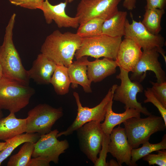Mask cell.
<instances>
[{
    "instance_id": "cell-26",
    "label": "cell",
    "mask_w": 166,
    "mask_h": 166,
    "mask_svg": "<svg viewBox=\"0 0 166 166\" xmlns=\"http://www.w3.org/2000/svg\"><path fill=\"white\" fill-rule=\"evenodd\" d=\"M140 148H132L131 152V163L132 166L137 165L136 162L145 156L153 152L166 149V135L165 134L160 142L151 144L148 140L144 142Z\"/></svg>"
},
{
    "instance_id": "cell-31",
    "label": "cell",
    "mask_w": 166,
    "mask_h": 166,
    "mask_svg": "<svg viewBox=\"0 0 166 166\" xmlns=\"http://www.w3.org/2000/svg\"><path fill=\"white\" fill-rule=\"evenodd\" d=\"M110 141V135L104 133L99 157L94 164V166H109L108 163L106 162V158L107 154L109 152L108 147Z\"/></svg>"
},
{
    "instance_id": "cell-16",
    "label": "cell",
    "mask_w": 166,
    "mask_h": 166,
    "mask_svg": "<svg viewBox=\"0 0 166 166\" xmlns=\"http://www.w3.org/2000/svg\"><path fill=\"white\" fill-rule=\"evenodd\" d=\"M142 53L141 48L132 40L124 38L122 41L116 59L119 68L128 72H132Z\"/></svg>"
},
{
    "instance_id": "cell-18",
    "label": "cell",
    "mask_w": 166,
    "mask_h": 166,
    "mask_svg": "<svg viewBox=\"0 0 166 166\" xmlns=\"http://www.w3.org/2000/svg\"><path fill=\"white\" fill-rule=\"evenodd\" d=\"M86 63L88 78L92 82L101 81L115 73L116 68L118 66L115 60L105 57L102 59H96L90 61L87 58Z\"/></svg>"
},
{
    "instance_id": "cell-39",
    "label": "cell",
    "mask_w": 166,
    "mask_h": 166,
    "mask_svg": "<svg viewBox=\"0 0 166 166\" xmlns=\"http://www.w3.org/2000/svg\"><path fill=\"white\" fill-rule=\"evenodd\" d=\"M3 77L2 67L0 63V79Z\"/></svg>"
},
{
    "instance_id": "cell-24",
    "label": "cell",
    "mask_w": 166,
    "mask_h": 166,
    "mask_svg": "<svg viewBox=\"0 0 166 166\" xmlns=\"http://www.w3.org/2000/svg\"><path fill=\"white\" fill-rule=\"evenodd\" d=\"M50 83L52 85L57 94L63 95L68 93L71 84L68 68L64 65H57Z\"/></svg>"
},
{
    "instance_id": "cell-20",
    "label": "cell",
    "mask_w": 166,
    "mask_h": 166,
    "mask_svg": "<svg viewBox=\"0 0 166 166\" xmlns=\"http://www.w3.org/2000/svg\"><path fill=\"white\" fill-rule=\"evenodd\" d=\"M113 100L107 108L104 122L101 123L103 132L107 135H110L115 126L120 125L127 120L133 117H140V112L134 109L126 108L125 111L122 113L114 112L112 110Z\"/></svg>"
},
{
    "instance_id": "cell-36",
    "label": "cell",
    "mask_w": 166,
    "mask_h": 166,
    "mask_svg": "<svg viewBox=\"0 0 166 166\" xmlns=\"http://www.w3.org/2000/svg\"><path fill=\"white\" fill-rule=\"evenodd\" d=\"M137 1V0H124L123 6L127 10H132L136 8Z\"/></svg>"
},
{
    "instance_id": "cell-37",
    "label": "cell",
    "mask_w": 166,
    "mask_h": 166,
    "mask_svg": "<svg viewBox=\"0 0 166 166\" xmlns=\"http://www.w3.org/2000/svg\"><path fill=\"white\" fill-rule=\"evenodd\" d=\"M109 166H119L118 163L115 160L112 159L108 162Z\"/></svg>"
},
{
    "instance_id": "cell-8",
    "label": "cell",
    "mask_w": 166,
    "mask_h": 166,
    "mask_svg": "<svg viewBox=\"0 0 166 166\" xmlns=\"http://www.w3.org/2000/svg\"><path fill=\"white\" fill-rule=\"evenodd\" d=\"M120 73L116 78L120 80L121 84L117 86L113 95V100L119 101L125 105L126 108L136 109L144 114L149 116L151 114L146 108L142 106L141 103L138 102L136 95L142 93L144 88L140 82L131 80L129 72L120 68Z\"/></svg>"
},
{
    "instance_id": "cell-33",
    "label": "cell",
    "mask_w": 166,
    "mask_h": 166,
    "mask_svg": "<svg viewBox=\"0 0 166 166\" xmlns=\"http://www.w3.org/2000/svg\"><path fill=\"white\" fill-rule=\"evenodd\" d=\"M10 3L16 6L30 10L40 9L45 0H9Z\"/></svg>"
},
{
    "instance_id": "cell-27",
    "label": "cell",
    "mask_w": 166,
    "mask_h": 166,
    "mask_svg": "<svg viewBox=\"0 0 166 166\" xmlns=\"http://www.w3.org/2000/svg\"><path fill=\"white\" fill-rule=\"evenodd\" d=\"M34 143H24L18 152L12 156L7 162V166H29L34 151Z\"/></svg>"
},
{
    "instance_id": "cell-11",
    "label": "cell",
    "mask_w": 166,
    "mask_h": 166,
    "mask_svg": "<svg viewBox=\"0 0 166 166\" xmlns=\"http://www.w3.org/2000/svg\"><path fill=\"white\" fill-rule=\"evenodd\" d=\"M59 132L56 129L41 135L34 143L32 157L41 158L49 163L53 162L58 164L60 155L64 153L69 147L67 140L60 141L57 139L56 136Z\"/></svg>"
},
{
    "instance_id": "cell-15",
    "label": "cell",
    "mask_w": 166,
    "mask_h": 166,
    "mask_svg": "<svg viewBox=\"0 0 166 166\" xmlns=\"http://www.w3.org/2000/svg\"><path fill=\"white\" fill-rule=\"evenodd\" d=\"M119 125L113 129L110 135L109 152L117 159L120 166L124 163L127 165L132 166L131 152L132 148L128 141L124 128Z\"/></svg>"
},
{
    "instance_id": "cell-1",
    "label": "cell",
    "mask_w": 166,
    "mask_h": 166,
    "mask_svg": "<svg viewBox=\"0 0 166 166\" xmlns=\"http://www.w3.org/2000/svg\"><path fill=\"white\" fill-rule=\"evenodd\" d=\"M82 38L76 33L54 31L45 38L40 51L57 65L68 68L73 62L76 51L81 46Z\"/></svg>"
},
{
    "instance_id": "cell-3",
    "label": "cell",
    "mask_w": 166,
    "mask_h": 166,
    "mask_svg": "<svg viewBox=\"0 0 166 166\" xmlns=\"http://www.w3.org/2000/svg\"><path fill=\"white\" fill-rule=\"evenodd\" d=\"M128 141L132 148L149 140L153 134L166 128L163 118L152 114L147 117H132L123 123Z\"/></svg>"
},
{
    "instance_id": "cell-32",
    "label": "cell",
    "mask_w": 166,
    "mask_h": 166,
    "mask_svg": "<svg viewBox=\"0 0 166 166\" xmlns=\"http://www.w3.org/2000/svg\"><path fill=\"white\" fill-rule=\"evenodd\" d=\"M152 85L151 89L156 96L166 108V81L163 82L150 81Z\"/></svg>"
},
{
    "instance_id": "cell-10",
    "label": "cell",
    "mask_w": 166,
    "mask_h": 166,
    "mask_svg": "<svg viewBox=\"0 0 166 166\" xmlns=\"http://www.w3.org/2000/svg\"><path fill=\"white\" fill-rule=\"evenodd\" d=\"M121 1L81 0L77 6L75 17L79 18L80 25L95 18L106 20L118 10V6Z\"/></svg>"
},
{
    "instance_id": "cell-2",
    "label": "cell",
    "mask_w": 166,
    "mask_h": 166,
    "mask_svg": "<svg viewBox=\"0 0 166 166\" xmlns=\"http://www.w3.org/2000/svg\"><path fill=\"white\" fill-rule=\"evenodd\" d=\"M16 14L11 16L6 28L2 44L0 46V63L3 77L29 85L30 78L22 65L13 41V32Z\"/></svg>"
},
{
    "instance_id": "cell-13",
    "label": "cell",
    "mask_w": 166,
    "mask_h": 166,
    "mask_svg": "<svg viewBox=\"0 0 166 166\" xmlns=\"http://www.w3.org/2000/svg\"><path fill=\"white\" fill-rule=\"evenodd\" d=\"M132 22L126 19L124 38L131 39L136 43L143 50L162 47L165 42L161 35L153 34L149 32L140 21L134 20L132 15Z\"/></svg>"
},
{
    "instance_id": "cell-30",
    "label": "cell",
    "mask_w": 166,
    "mask_h": 166,
    "mask_svg": "<svg viewBox=\"0 0 166 166\" xmlns=\"http://www.w3.org/2000/svg\"><path fill=\"white\" fill-rule=\"evenodd\" d=\"M157 154H148L142 158L147 161L149 165L156 164L159 166H166V151L165 149L156 151Z\"/></svg>"
},
{
    "instance_id": "cell-29",
    "label": "cell",
    "mask_w": 166,
    "mask_h": 166,
    "mask_svg": "<svg viewBox=\"0 0 166 166\" xmlns=\"http://www.w3.org/2000/svg\"><path fill=\"white\" fill-rule=\"evenodd\" d=\"M144 94L146 99L144 101V103L150 102L155 106L158 109L166 124V108L154 95L150 88H147L144 90Z\"/></svg>"
},
{
    "instance_id": "cell-6",
    "label": "cell",
    "mask_w": 166,
    "mask_h": 166,
    "mask_svg": "<svg viewBox=\"0 0 166 166\" xmlns=\"http://www.w3.org/2000/svg\"><path fill=\"white\" fill-rule=\"evenodd\" d=\"M117 85H113L109 90L107 94L101 102L96 106L89 108L82 106L78 93H73L77 107L76 117L71 125L64 131L59 132L57 135V138L62 135L68 136L72 134L80 127L91 121L101 122L104 121L107 109L111 101L113 100L115 90Z\"/></svg>"
},
{
    "instance_id": "cell-34",
    "label": "cell",
    "mask_w": 166,
    "mask_h": 166,
    "mask_svg": "<svg viewBox=\"0 0 166 166\" xmlns=\"http://www.w3.org/2000/svg\"><path fill=\"white\" fill-rule=\"evenodd\" d=\"M146 5L145 10L159 9H164L166 5V0H146Z\"/></svg>"
},
{
    "instance_id": "cell-41",
    "label": "cell",
    "mask_w": 166,
    "mask_h": 166,
    "mask_svg": "<svg viewBox=\"0 0 166 166\" xmlns=\"http://www.w3.org/2000/svg\"><path fill=\"white\" fill-rule=\"evenodd\" d=\"M74 0H68V3H71Z\"/></svg>"
},
{
    "instance_id": "cell-35",
    "label": "cell",
    "mask_w": 166,
    "mask_h": 166,
    "mask_svg": "<svg viewBox=\"0 0 166 166\" xmlns=\"http://www.w3.org/2000/svg\"><path fill=\"white\" fill-rule=\"evenodd\" d=\"M49 162L41 158L37 157L31 158L29 166H49Z\"/></svg>"
},
{
    "instance_id": "cell-22",
    "label": "cell",
    "mask_w": 166,
    "mask_h": 166,
    "mask_svg": "<svg viewBox=\"0 0 166 166\" xmlns=\"http://www.w3.org/2000/svg\"><path fill=\"white\" fill-rule=\"evenodd\" d=\"M127 13L118 10L104 21L102 34L113 37H122L125 34V25Z\"/></svg>"
},
{
    "instance_id": "cell-23",
    "label": "cell",
    "mask_w": 166,
    "mask_h": 166,
    "mask_svg": "<svg viewBox=\"0 0 166 166\" xmlns=\"http://www.w3.org/2000/svg\"><path fill=\"white\" fill-rule=\"evenodd\" d=\"M41 136L38 133H23L6 141V144L5 147L0 152V166L18 146L27 142L34 143Z\"/></svg>"
},
{
    "instance_id": "cell-21",
    "label": "cell",
    "mask_w": 166,
    "mask_h": 166,
    "mask_svg": "<svg viewBox=\"0 0 166 166\" xmlns=\"http://www.w3.org/2000/svg\"><path fill=\"white\" fill-rule=\"evenodd\" d=\"M26 118H17L15 113H10L0 119V140L6 141L18 135L25 132Z\"/></svg>"
},
{
    "instance_id": "cell-7",
    "label": "cell",
    "mask_w": 166,
    "mask_h": 166,
    "mask_svg": "<svg viewBox=\"0 0 166 166\" xmlns=\"http://www.w3.org/2000/svg\"><path fill=\"white\" fill-rule=\"evenodd\" d=\"M63 115L61 107L55 108L47 104H39L28 113L25 132L38 133L41 135L47 134Z\"/></svg>"
},
{
    "instance_id": "cell-38",
    "label": "cell",
    "mask_w": 166,
    "mask_h": 166,
    "mask_svg": "<svg viewBox=\"0 0 166 166\" xmlns=\"http://www.w3.org/2000/svg\"><path fill=\"white\" fill-rule=\"evenodd\" d=\"M6 143L5 142H0V152L5 147Z\"/></svg>"
},
{
    "instance_id": "cell-28",
    "label": "cell",
    "mask_w": 166,
    "mask_h": 166,
    "mask_svg": "<svg viewBox=\"0 0 166 166\" xmlns=\"http://www.w3.org/2000/svg\"><path fill=\"white\" fill-rule=\"evenodd\" d=\"M105 20L100 18H92L79 25L76 34L82 38L93 37L102 34Z\"/></svg>"
},
{
    "instance_id": "cell-9",
    "label": "cell",
    "mask_w": 166,
    "mask_h": 166,
    "mask_svg": "<svg viewBox=\"0 0 166 166\" xmlns=\"http://www.w3.org/2000/svg\"><path fill=\"white\" fill-rule=\"evenodd\" d=\"M76 131L81 151L94 164L101 148L104 134L101 122L89 121Z\"/></svg>"
},
{
    "instance_id": "cell-12",
    "label": "cell",
    "mask_w": 166,
    "mask_h": 166,
    "mask_svg": "<svg viewBox=\"0 0 166 166\" xmlns=\"http://www.w3.org/2000/svg\"><path fill=\"white\" fill-rule=\"evenodd\" d=\"M159 53L157 48L143 50L130 78L132 81L141 83L145 79L147 71L153 72L159 83L166 81V74L162 69L158 58Z\"/></svg>"
},
{
    "instance_id": "cell-17",
    "label": "cell",
    "mask_w": 166,
    "mask_h": 166,
    "mask_svg": "<svg viewBox=\"0 0 166 166\" xmlns=\"http://www.w3.org/2000/svg\"><path fill=\"white\" fill-rule=\"evenodd\" d=\"M56 66L55 62L41 53L34 61L31 68L27 70L28 77L38 84H49Z\"/></svg>"
},
{
    "instance_id": "cell-14",
    "label": "cell",
    "mask_w": 166,
    "mask_h": 166,
    "mask_svg": "<svg viewBox=\"0 0 166 166\" xmlns=\"http://www.w3.org/2000/svg\"><path fill=\"white\" fill-rule=\"evenodd\" d=\"M68 3L65 0L56 5H52L48 0H45L41 9L43 12L46 22L49 24L54 21L60 28L71 27L77 28L79 26V18L71 17L67 15L65 9Z\"/></svg>"
},
{
    "instance_id": "cell-40",
    "label": "cell",
    "mask_w": 166,
    "mask_h": 166,
    "mask_svg": "<svg viewBox=\"0 0 166 166\" xmlns=\"http://www.w3.org/2000/svg\"><path fill=\"white\" fill-rule=\"evenodd\" d=\"M3 115L1 110H0V119L3 117Z\"/></svg>"
},
{
    "instance_id": "cell-19",
    "label": "cell",
    "mask_w": 166,
    "mask_h": 166,
    "mask_svg": "<svg viewBox=\"0 0 166 166\" xmlns=\"http://www.w3.org/2000/svg\"><path fill=\"white\" fill-rule=\"evenodd\" d=\"M88 56H85L73 62L68 68L71 87L75 89L78 85L81 86L86 93H91L92 82L89 80L87 75V65L86 60Z\"/></svg>"
},
{
    "instance_id": "cell-5",
    "label": "cell",
    "mask_w": 166,
    "mask_h": 166,
    "mask_svg": "<svg viewBox=\"0 0 166 166\" xmlns=\"http://www.w3.org/2000/svg\"><path fill=\"white\" fill-rule=\"evenodd\" d=\"M121 38L103 34L83 38L81 46L74 56L76 59L87 56L96 59L104 57L115 60Z\"/></svg>"
},
{
    "instance_id": "cell-4",
    "label": "cell",
    "mask_w": 166,
    "mask_h": 166,
    "mask_svg": "<svg viewBox=\"0 0 166 166\" xmlns=\"http://www.w3.org/2000/svg\"><path fill=\"white\" fill-rule=\"evenodd\" d=\"M34 93L29 85L2 77L0 79V110L18 112L29 104Z\"/></svg>"
},
{
    "instance_id": "cell-25",
    "label": "cell",
    "mask_w": 166,
    "mask_h": 166,
    "mask_svg": "<svg viewBox=\"0 0 166 166\" xmlns=\"http://www.w3.org/2000/svg\"><path fill=\"white\" fill-rule=\"evenodd\" d=\"M145 10L141 23L151 33L155 35L159 34L162 29L161 22L162 18L165 13L164 9Z\"/></svg>"
}]
</instances>
